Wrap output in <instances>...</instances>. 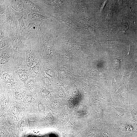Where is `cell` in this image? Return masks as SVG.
I'll list each match as a JSON object with an SVG mask.
<instances>
[{"mask_svg":"<svg viewBox=\"0 0 137 137\" xmlns=\"http://www.w3.org/2000/svg\"><path fill=\"white\" fill-rule=\"evenodd\" d=\"M20 81L24 84L27 80L31 77L28 70H23L17 67L14 70Z\"/></svg>","mask_w":137,"mask_h":137,"instance_id":"10","label":"cell"},{"mask_svg":"<svg viewBox=\"0 0 137 137\" xmlns=\"http://www.w3.org/2000/svg\"><path fill=\"white\" fill-rule=\"evenodd\" d=\"M68 103L70 107L73 106L75 104L74 99L73 98H70L68 100Z\"/></svg>","mask_w":137,"mask_h":137,"instance_id":"22","label":"cell"},{"mask_svg":"<svg viewBox=\"0 0 137 137\" xmlns=\"http://www.w3.org/2000/svg\"><path fill=\"white\" fill-rule=\"evenodd\" d=\"M14 52L11 47L0 50V70H14L18 66L15 63Z\"/></svg>","mask_w":137,"mask_h":137,"instance_id":"3","label":"cell"},{"mask_svg":"<svg viewBox=\"0 0 137 137\" xmlns=\"http://www.w3.org/2000/svg\"><path fill=\"white\" fill-rule=\"evenodd\" d=\"M26 126V124L25 123L23 122L22 123L20 126V129L21 131L25 129Z\"/></svg>","mask_w":137,"mask_h":137,"instance_id":"30","label":"cell"},{"mask_svg":"<svg viewBox=\"0 0 137 137\" xmlns=\"http://www.w3.org/2000/svg\"><path fill=\"white\" fill-rule=\"evenodd\" d=\"M32 97L30 95L26 96L23 99V102L25 103L29 102L31 100Z\"/></svg>","mask_w":137,"mask_h":137,"instance_id":"19","label":"cell"},{"mask_svg":"<svg viewBox=\"0 0 137 137\" xmlns=\"http://www.w3.org/2000/svg\"><path fill=\"white\" fill-rule=\"evenodd\" d=\"M84 106L83 105L80 104L77 107V112L78 113H80L82 112L83 110Z\"/></svg>","mask_w":137,"mask_h":137,"instance_id":"21","label":"cell"},{"mask_svg":"<svg viewBox=\"0 0 137 137\" xmlns=\"http://www.w3.org/2000/svg\"><path fill=\"white\" fill-rule=\"evenodd\" d=\"M11 48L14 52V58L16 65L19 67L23 64V59L22 56L26 45L27 39L20 32L11 35Z\"/></svg>","mask_w":137,"mask_h":137,"instance_id":"1","label":"cell"},{"mask_svg":"<svg viewBox=\"0 0 137 137\" xmlns=\"http://www.w3.org/2000/svg\"><path fill=\"white\" fill-rule=\"evenodd\" d=\"M52 104L55 107H58L60 105V103L59 101L57 100H55L53 101Z\"/></svg>","mask_w":137,"mask_h":137,"instance_id":"23","label":"cell"},{"mask_svg":"<svg viewBox=\"0 0 137 137\" xmlns=\"http://www.w3.org/2000/svg\"><path fill=\"white\" fill-rule=\"evenodd\" d=\"M8 118L11 121L13 122H15L17 120L16 117L13 115H10L8 117Z\"/></svg>","mask_w":137,"mask_h":137,"instance_id":"25","label":"cell"},{"mask_svg":"<svg viewBox=\"0 0 137 137\" xmlns=\"http://www.w3.org/2000/svg\"><path fill=\"white\" fill-rule=\"evenodd\" d=\"M18 19L20 32L25 36L27 29L24 21L23 16L17 18Z\"/></svg>","mask_w":137,"mask_h":137,"instance_id":"15","label":"cell"},{"mask_svg":"<svg viewBox=\"0 0 137 137\" xmlns=\"http://www.w3.org/2000/svg\"><path fill=\"white\" fill-rule=\"evenodd\" d=\"M72 93L73 94L75 95L77 94L78 93V91L77 89L75 88H72Z\"/></svg>","mask_w":137,"mask_h":137,"instance_id":"31","label":"cell"},{"mask_svg":"<svg viewBox=\"0 0 137 137\" xmlns=\"http://www.w3.org/2000/svg\"><path fill=\"white\" fill-rule=\"evenodd\" d=\"M25 10L29 12H37L45 15L44 11L31 0H22Z\"/></svg>","mask_w":137,"mask_h":137,"instance_id":"8","label":"cell"},{"mask_svg":"<svg viewBox=\"0 0 137 137\" xmlns=\"http://www.w3.org/2000/svg\"><path fill=\"white\" fill-rule=\"evenodd\" d=\"M15 97L18 99L21 100L23 98L24 95L21 92H17L15 94Z\"/></svg>","mask_w":137,"mask_h":137,"instance_id":"18","label":"cell"},{"mask_svg":"<svg viewBox=\"0 0 137 137\" xmlns=\"http://www.w3.org/2000/svg\"><path fill=\"white\" fill-rule=\"evenodd\" d=\"M8 6L7 0L0 1V21L4 20L6 18Z\"/></svg>","mask_w":137,"mask_h":137,"instance_id":"12","label":"cell"},{"mask_svg":"<svg viewBox=\"0 0 137 137\" xmlns=\"http://www.w3.org/2000/svg\"><path fill=\"white\" fill-rule=\"evenodd\" d=\"M11 38L0 41V50L11 47Z\"/></svg>","mask_w":137,"mask_h":137,"instance_id":"16","label":"cell"},{"mask_svg":"<svg viewBox=\"0 0 137 137\" xmlns=\"http://www.w3.org/2000/svg\"><path fill=\"white\" fill-rule=\"evenodd\" d=\"M36 82L35 77L31 76L26 81L24 84L25 88L29 90H32L36 87Z\"/></svg>","mask_w":137,"mask_h":137,"instance_id":"14","label":"cell"},{"mask_svg":"<svg viewBox=\"0 0 137 137\" xmlns=\"http://www.w3.org/2000/svg\"><path fill=\"white\" fill-rule=\"evenodd\" d=\"M17 107L15 106L12 107L11 109V111L13 114H16L17 113Z\"/></svg>","mask_w":137,"mask_h":137,"instance_id":"29","label":"cell"},{"mask_svg":"<svg viewBox=\"0 0 137 137\" xmlns=\"http://www.w3.org/2000/svg\"><path fill=\"white\" fill-rule=\"evenodd\" d=\"M8 6L12 9L17 18L23 15L25 11L22 0H7Z\"/></svg>","mask_w":137,"mask_h":137,"instance_id":"6","label":"cell"},{"mask_svg":"<svg viewBox=\"0 0 137 137\" xmlns=\"http://www.w3.org/2000/svg\"><path fill=\"white\" fill-rule=\"evenodd\" d=\"M80 90L82 93L84 94H87V91L85 88L84 86L81 87L80 89Z\"/></svg>","mask_w":137,"mask_h":137,"instance_id":"28","label":"cell"},{"mask_svg":"<svg viewBox=\"0 0 137 137\" xmlns=\"http://www.w3.org/2000/svg\"><path fill=\"white\" fill-rule=\"evenodd\" d=\"M27 17L30 20H36L41 22L48 18L47 16L41 13L33 12H29L27 14Z\"/></svg>","mask_w":137,"mask_h":137,"instance_id":"11","label":"cell"},{"mask_svg":"<svg viewBox=\"0 0 137 137\" xmlns=\"http://www.w3.org/2000/svg\"><path fill=\"white\" fill-rule=\"evenodd\" d=\"M68 117V115L67 114L64 113L61 116V120L62 122H64L67 120Z\"/></svg>","mask_w":137,"mask_h":137,"instance_id":"20","label":"cell"},{"mask_svg":"<svg viewBox=\"0 0 137 137\" xmlns=\"http://www.w3.org/2000/svg\"><path fill=\"white\" fill-rule=\"evenodd\" d=\"M38 107L40 112H43L44 110V107L42 104L40 102L38 104Z\"/></svg>","mask_w":137,"mask_h":137,"instance_id":"24","label":"cell"},{"mask_svg":"<svg viewBox=\"0 0 137 137\" xmlns=\"http://www.w3.org/2000/svg\"><path fill=\"white\" fill-rule=\"evenodd\" d=\"M0 83L13 89L24 84L20 81L14 70H0Z\"/></svg>","mask_w":137,"mask_h":137,"instance_id":"2","label":"cell"},{"mask_svg":"<svg viewBox=\"0 0 137 137\" xmlns=\"http://www.w3.org/2000/svg\"><path fill=\"white\" fill-rule=\"evenodd\" d=\"M42 66L39 61L35 62L28 70L31 76L35 77L41 72Z\"/></svg>","mask_w":137,"mask_h":137,"instance_id":"9","label":"cell"},{"mask_svg":"<svg viewBox=\"0 0 137 137\" xmlns=\"http://www.w3.org/2000/svg\"><path fill=\"white\" fill-rule=\"evenodd\" d=\"M47 118L49 121L51 122H53L54 120V117L50 113H49L48 114Z\"/></svg>","mask_w":137,"mask_h":137,"instance_id":"27","label":"cell"},{"mask_svg":"<svg viewBox=\"0 0 137 137\" xmlns=\"http://www.w3.org/2000/svg\"><path fill=\"white\" fill-rule=\"evenodd\" d=\"M42 89L41 92V94L42 96L44 98H47L50 97L51 96L50 93L48 91L46 90H44L42 87Z\"/></svg>","mask_w":137,"mask_h":137,"instance_id":"17","label":"cell"},{"mask_svg":"<svg viewBox=\"0 0 137 137\" xmlns=\"http://www.w3.org/2000/svg\"><path fill=\"white\" fill-rule=\"evenodd\" d=\"M27 31L25 37L27 40L34 38L38 35L40 29L41 22L36 21H30L27 16L23 17Z\"/></svg>","mask_w":137,"mask_h":137,"instance_id":"5","label":"cell"},{"mask_svg":"<svg viewBox=\"0 0 137 137\" xmlns=\"http://www.w3.org/2000/svg\"><path fill=\"white\" fill-rule=\"evenodd\" d=\"M26 53L27 65L30 67L36 62L39 61L36 56L32 48L26 43L24 50Z\"/></svg>","mask_w":137,"mask_h":137,"instance_id":"7","label":"cell"},{"mask_svg":"<svg viewBox=\"0 0 137 137\" xmlns=\"http://www.w3.org/2000/svg\"><path fill=\"white\" fill-rule=\"evenodd\" d=\"M0 26L6 27L10 31L11 35L20 32L18 19L11 8L8 6L6 18L0 21Z\"/></svg>","mask_w":137,"mask_h":137,"instance_id":"4","label":"cell"},{"mask_svg":"<svg viewBox=\"0 0 137 137\" xmlns=\"http://www.w3.org/2000/svg\"><path fill=\"white\" fill-rule=\"evenodd\" d=\"M11 38V33L6 27L0 26V41Z\"/></svg>","mask_w":137,"mask_h":137,"instance_id":"13","label":"cell"},{"mask_svg":"<svg viewBox=\"0 0 137 137\" xmlns=\"http://www.w3.org/2000/svg\"><path fill=\"white\" fill-rule=\"evenodd\" d=\"M57 94L59 96L62 98H64L65 97V94L64 92L62 90H60L57 92Z\"/></svg>","mask_w":137,"mask_h":137,"instance_id":"26","label":"cell"}]
</instances>
